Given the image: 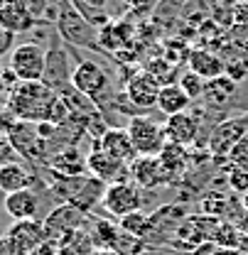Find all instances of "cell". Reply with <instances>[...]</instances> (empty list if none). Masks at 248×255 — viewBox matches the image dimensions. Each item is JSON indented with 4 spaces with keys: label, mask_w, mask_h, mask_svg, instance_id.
Instances as JSON below:
<instances>
[{
    "label": "cell",
    "mask_w": 248,
    "mask_h": 255,
    "mask_svg": "<svg viewBox=\"0 0 248 255\" xmlns=\"http://www.w3.org/2000/svg\"><path fill=\"white\" fill-rule=\"evenodd\" d=\"M57 96L59 94H54L42 81H20L7 94V108H10L15 121L44 123V121H49V113H52Z\"/></svg>",
    "instance_id": "obj_1"
},
{
    "label": "cell",
    "mask_w": 248,
    "mask_h": 255,
    "mask_svg": "<svg viewBox=\"0 0 248 255\" xmlns=\"http://www.w3.org/2000/svg\"><path fill=\"white\" fill-rule=\"evenodd\" d=\"M54 27H57V34L64 39V44L91 49V52H103L101 39H98V27H93L76 10V5L71 0H59V17H57Z\"/></svg>",
    "instance_id": "obj_2"
},
{
    "label": "cell",
    "mask_w": 248,
    "mask_h": 255,
    "mask_svg": "<svg viewBox=\"0 0 248 255\" xmlns=\"http://www.w3.org/2000/svg\"><path fill=\"white\" fill-rule=\"evenodd\" d=\"M187 209L182 204H167L162 209H155L150 214V223L145 236L140 238L148 248H157V246H170L180 231V226L187 221Z\"/></svg>",
    "instance_id": "obj_3"
},
{
    "label": "cell",
    "mask_w": 248,
    "mask_h": 255,
    "mask_svg": "<svg viewBox=\"0 0 248 255\" xmlns=\"http://www.w3.org/2000/svg\"><path fill=\"white\" fill-rule=\"evenodd\" d=\"M248 135V113H236L212 128L207 137V150L212 157H229V152Z\"/></svg>",
    "instance_id": "obj_4"
},
{
    "label": "cell",
    "mask_w": 248,
    "mask_h": 255,
    "mask_svg": "<svg viewBox=\"0 0 248 255\" xmlns=\"http://www.w3.org/2000/svg\"><path fill=\"white\" fill-rule=\"evenodd\" d=\"M128 135L138 150V155H148V157H157L167 142L165 137V126H160L157 121H153L148 113H140V116H133L128 121Z\"/></svg>",
    "instance_id": "obj_5"
},
{
    "label": "cell",
    "mask_w": 248,
    "mask_h": 255,
    "mask_svg": "<svg viewBox=\"0 0 248 255\" xmlns=\"http://www.w3.org/2000/svg\"><path fill=\"white\" fill-rule=\"evenodd\" d=\"M5 137H7V142L12 145V150L20 157H25L27 162H42V164H47L49 150H47V142L42 140V135L37 130V123L15 121Z\"/></svg>",
    "instance_id": "obj_6"
},
{
    "label": "cell",
    "mask_w": 248,
    "mask_h": 255,
    "mask_svg": "<svg viewBox=\"0 0 248 255\" xmlns=\"http://www.w3.org/2000/svg\"><path fill=\"white\" fill-rule=\"evenodd\" d=\"M62 37H52L49 47H47V64H44V76L42 84L49 86L54 94L69 91L71 84V71L74 66H69V49L62 44Z\"/></svg>",
    "instance_id": "obj_7"
},
{
    "label": "cell",
    "mask_w": 248,
    "mask_h": 255,
    "mask_svg": "<svg viewBox=\"0 0 248 255\" xmlns=\"http://www.w3.org/2000/svg\"><path fill=\"white\" fill-rule=\"evenodd\" d=\"M47 64V49L39 42H22L12 49L7 66L15 71L20 81H42Z\"/></svg>",
    "instance_id": "obj_8"
},
{
    "label": "cell",
    "mask_w": 248,
    "mask_h": 255,
    "mask_svg": "<svg viewBox=\"0 0 248 255\" xmlns=\"http://www.w3.org/2000/svg\"><path fill=\"white\" fill-rule=\"evenodd\" d=\"M71 84L79 94L89 96L91 101L101 98L103 94H108L113 89L108 71L93 59H76L74 71H71Z\"/></svg>",
    "instance_id": "obj_9"
},
{
    "label": "cell",
    "mask_w": 248,
    "mask_h": 255,
    "mask_svg": "<svg viewBox=\"0 0 248 255\" xmlns=\"http://www.w3.org/2000/svg\"><path fill=\"white\" fill-rule=\"evenodd\" d=\"M103 209L113 216V219H123L128 214H135V211H143V191L138 184L133 182H113L106 187L103 194Z\"/></svg>",
    "instance_id": "obj_10"
},
{
    "label": "cell",
    "mask_w": 248,
    "mask_h": 255,
    "mask_svg": "<svg viewBox=\"0 0 248 255\" xmlns=\"http://www.w3.org/2000/svg\"><path fill=\"white\" fill-rule=\"evenodd\" d=\"M86 216L81 209H76L74 204H59L54 206L47 216H44V231H47V238L49 241H62L66 236L81 231L86 226Z\"/></svg>",
    "instance_id": "obj_11"
},
{
    "label": "cell",
    "mask_w": 248,
    "mask_h": 255,
    "mask_svg": "<svg viewBox=\"0 0 248 255\" xmlns=\"http://www.w3.org/2000/svg\"><path fill=\"white\" fill-rule=\"evenodd\" d=\"M162 91L160 86V79L155 74H150L148 69L133 74L128 81H125V94L133 101V106L138 111H150V108H157V96Z\"/></svg>",
    "instance_id": "obj_12"
},
{
    "label": "cell",
    "mask_w": 248,
    "mask_h": 255,
    "mask_svg": "<svg viewBox=\"0 0 248 255\" xmlns=\"http://www.w3.org/2000/svg\"><path fill=\"white\" fill-rule=\"evenodd\" d=\"M128 179L148 191L157 189L160 184H170V177H167L160 157H148V155H140L128 167Z\"/></svg>",
    "instance_id": "obj_13"
},
{
    "label": "cell",
    "mask_w": 248,
    "mask_h": 255,
    "mask_svg": "<svg viewBox=\"0 0 248 255\" xmlns=\"http://www.w3.org/2000/svg\"><path fill=\"white\" fill-rule=\"evenodd\" d=\"M93 142H96L103 152H108L113 159H118L121 164H125V167H130L135 159L140 157L125 128H108V132H106L101 140H93Z\"/></svg>",
    "instance_id": "obj_14"
},
{
    "label": "cell",
    "mask_w": 248,
    "mask_h": 255,
    "mask_svg": "<svg viewBox=\"0 0 248 255\" xmlns=\"http://www.w3.org/2000/svg\"><path fill=\"white\" fill-rule=\"evenodd\" d=\"M86 169H89V174H93L96 179H101V182H123L125 174L128 177V167L121 164L118 159H113L108 152H103L96 142L91 145V150H89V155H86Z\"/></svg>",
    "instance_id": "obj_15"
},
{
    "label": "cell",
    "mask_w": 248,
    "mask_h": 255,
    "mask_svg": "<svg viewBox=\"0 0 248 255\" xmlns=\"http://www.w3.org/2000/svg\"><path fill=\"white\" fill-rule=\"evenodd\" d=\"M236 91H239V84H236L231 76L221 74L217 79H209V81H207L202 103L207 106L209 113H212V111H214V113H221V111L236 98Z\"/></svg>",
    "instance_id": "obj_16"
},
{
    "label": "cell",
    "mask_w": 248,
    "mask_h": 255,
    "mask_svg": "<svg viewBox=\"0 0 248 255\" xmlns=\"http://www.w3.org/2000/svg\"><path fill=\"white\" fill-rule=\"evenodd\" d=\"M2 209H5V214H7L12 221H30V219H37V216H39V196H37L34 189H22V191L5 194Z\"/></svg>",
    "instance_id": "obj_17"
},
{
    "label": "cell",
    "mask_w": 248,
    "mask_h": 255,
    "mask_svg": "<svg viewBox=\"0 0 248 255\" xmlns=\"http://www.w3.org/2000/svg\"><path fill=\"white\" fill-rule=\"evenodd\" d=\"M165 137H167V142H177V145H185V147L197 145V137H199L197 116H192L187 111V113H177V116L165 118Z\"/></svg>",
    "instance_id": "obj_18"
},
{
    "label": "cell",
    "mask_w": 248,
    "mask_h": 255,
    "mask_svg": "<svg viewBox=\"0 0 248 255\" xmlns=\"http://www.w3.org/2000/svg\"><path fill=\"white\" fill-rule=\"evenodd\" d=\"M0 27L20 34V32L34 30L37 22L27 12L22 0H0Z\"/></svg>",
    "instance_id": "obj_19"
},
{
    "label": "cell",
    "mask_w": 248,
    "mask_h": 255,
    "mask_svg": "<svg viewBox=\"0 0 248 255\" xmlns=\"http://www.w3.org/2000/svg\"><path fill=\"white\" fill-rule=\"evenodd\" d=\"M37 177L34 172L27 169L22 162H7L0 164V191L2 194H12V191H22V189H34Z\"/></svg>",
    "instance_id": "obj_20"
},
{
    "label": "cell",
    "mask_w": 248,
    "mask_h": 255,
    "mask_svg": "<svg viewBox=\"0 0 248 255\" xmlns=\"http://www.w3.org/2000/svg\"><path fill=\"white\" fill-rule=\"evenodd\" d=\"M44 167H49L52 172H59L64 177H79V174H86V172H89V169H86V157L81 155V150H79L76 145L62 147V150H57L54 155H49Z\"/></svg>",
    "instance_id": "obj_21"
},
{
    "label": "cell",
    "mask_w": 248,
    "mask_h": 255,
    "mask_svg": "<svg viewBox=\"0 0 248 255\" xmlns=\"http://www.w3.org/2000/svg\"><path fill=\"white\" fill-rule=\"evenodd\" d=\"M7 236H10L12 241H17L30 255L47 241L44 221H37V219H30V221H15L10 228H7Z\"/></svg>",
    "instance_id": "obj_22"
},
{
    "label": "cell",
    "mask_w": 248,
    "mask_h": 255,
    "mask_svg": "<svg viewBox=\"0 0 248 255\" xmlns=\"http://www.w3.org/2000/svg\"><path fill=\"white\" fill-rule=\"evenodd\" d=\"M157 157H160L165 172H167V177H170V184H175L177 177H180V182L185 179L187 169H189V152H187L185 145L165 142V147H162V152H160Z\"/></svg>",
    "instance_id": "obj_23"
},
{
    "label": "cell",
    "mask_w": 248,
    "mask_h": 255,
    "mask_svg": "<svg viewBox=\"0 0 248 255\" xmlns=\"http://www.w3.org/2000/svg\"><path fill=\"white\" fill-rule=\"evenodd\" d=\"M187 64H189V71L199 74L204 81L217 79L224 74V57L212 49H192L187 57Z\"/></svg>",
    "instance_id": "obj_24"
},
{
    "label": "cell",
    "mask_w": 248,
    "mask_h": 255,
    "mask_svg": "<svg viewBox=\"0 0 248 255\" xmlns=\"http://www.w3.org/2000/svg\"><path fill=\"white\" fill-rule=\"evenodd\" d=\"M192 106V98L187 96V91L180 84H167L162 86V91L157 96V111L162 116H177V113H187Z\"/></svg>",
    "instance_id": "obj_25"
},
{
    "label": "cell",
    "mask_w": 248,
    "mask_h": 255,
    "mask_svg": "<svg viewBox=\"0 0 248 255\" xmlns=\"http://www.w3.org/2000/svg\"><path fill=\"white\" fill-rule=\"evenodd\" d=\"M91 243L96 251H118V243H121V236H123V228L118 223L108 221V219H98L91 228Z\"/></svg>",
    "instance_id": "obj_26"
},
{
    "label": "cell",
    "mask_w": 248,
    "mask_h": 255,
    "mask_svg": "<svg viewBox=\"0 0 248 255\" xmlns=\"http://www.w3.org/2000/svg\"><path fill=\"white\" fill-rule=\"evenodd\" d=\"M148 223H150V214H145V211H135V214H128L123 216L118 226L123 228L128 236H133V238H143L145 236V231H148Z\"/></svg>",
    "instance_id": "obj_27"
},
{
    "label": "cell",
    "mask_w": 248,
    "mask_h": 255,
    "mask_svg": "<svg viewBox=\"0 0 248 255\" xmlns=\"http://www.w3.org/2000/svg\"><path fill=\"white\" fill-rule=\"evenodd\" d=\"M224 177H226V184H229V189L234 191V194H239V196L248 194V172L246 169L231 164V167L224 172Z\"/></svg>",
    "instance_id": "obj_28"
},
{
    "label": "cell",
    "mask_w": 248,
    "mask_h": 255,
    "mask_svg": "<svg viewBox=\"0 0 248 255\" xmlns=\"http://www.w3.org/2000/svg\"><path fill=\"white\" fill-rule=\"evenodd\" d=\"M180 86L187 91V96L194 101V98H199L202 101V96H204V89H207V81L199 76V74H194V71H187L185 76L180 79Z\"/></svg>",
    "instance_id": "obj_29"
},
{
    "label": "cell",
    "mask_w": 248,
    "mask_h": 255,
    "mask_svg": "<svg viewBox=\"0 0 248 255\" xmlns=\"http://www.w3.org/2000/svg\"><path fill=\"white\" fill-rule=\"evenodd\" d=\"M229 159H231V164H236V167H241V169L248 172V135L229 152Z\"/></svg>",
    "instance_id": "obj_30"
},
{
    "label": "cell",
    "mask_w": 248,
    "mask_h": 255,
    "mask_svg": "<svg viewBox=\"0 0 248 255\" xmlns=\"http://www.w3.org/2000/svg\"><path fill=\"white\" fill-rule=\"evenodd\" d=\"M17 84H20V79L15 76V71L10 66H0V94L7 96Z\"/></svg>",
    "instance_id": "obj_31"
},
{
    "label": "cell",
    "mask_w": 248,
    "mask_h": 255,
    "mask_svg": "<svg viewBox=\"0 0 248 255\" xmlns=\"http://www.w3.org/2000/svg\"><path fill=\"white\" fill-rule=\"evenodd\" d=\"M231 17H234V25H241L248 27V0H239L231 10Z\"/></svg>",
    "instance_id": "obj_32"
},
{
    "label": "cell",
    "mask_w": 248,
    "mask_h": 255,
    "mask_svg": "<svg viewBox=\"0 0 248 255\" xmlns=\"http://www.w3.org/2000/svg\"><path fill=\"white\" fill-rule=\"evenodd\" d=\"M12 49H15V32L0 27V57L12 54Z\"/></svg>",
    "instance_id": "obj_33"
},
{
    "label": "cell",
    "mask_w": 248,
    "mask_h": 255,
    "mask_svg": "<svg viewBox=\"0 0 248 255\" xmlns=\"http://www.w3.org/2000/svg\"><path fill=\"white\" fill-rule=\"evenodd\" d=\"M12 123H15V118H12V113L7 108V101H0V135H7Z\"/></svg>",
    "instance_id": "obj_34"
},
{
    "label": "cell",
    "mask_w": 248,
    "mask_h": 255,
    "mask_svg": "<svg viewBox=\"0 0 248 255\" xmlns=\"http://www.w3.org/2000/svg\"><path fill=\"white\" fill-rule=\"evenodd\" d=\"M219 246L217 241H207V243H202V246H197L194 251H192V255H219Z\"/></svg>",
    "instance_id": "obj_35"
},
{
    "label": "cell",
    "mask_w": 248,
    "mask_h": 255,
    "mask_svg": "<svg viewBox=\"0 0 248 255\" xmlns=\"http://www.w3.org/2000/svg\"><path fill=\"white\" fill-rule=\"evenodd\" d=\"M125 2H128L135 12H145V10L153 5V0H125Z\"/></svg>",
    "instance_id": "obj_36"
},
{
    "label": "cell",
    "mask_w": 248,
    "mask_h": 255,
    "mask_svg": "<svg viewBox=\"0 0 248 255\" xmlns=\"http://www.w3.org/2000/svg\"><path fill=\"white\" fill-rule=\"evenodd\" d=\"M71 2H81V5H86V7H91V10H103L108 0H71Z\"/></svg>",
    "instance_id": "obj_37"
},
{
    "label": "cell",
    "mask_w": 248,
    "mask_h": 255,
    "mask_svg": "<svg viewBox=\"0 0 248 255\" xmlns=\"http://www.w3.org/2000/svg\"><path fill=\"white\" fill-rule=\"evenodd\" d=\"M236 226H239V228H241V231H244V233L248 236V214H246V216H244V219H241L239 223H236Z\"/></svg>",
    "instance_id": "obj_38"
},
{
    "label": "cell",
    "mask_w": 248,
    "mask_h": 255,
    "mask_svg": "<svg viewBox=\"0 0 248 255\" xmlns=\"http://www.w3.org/2000/svg\"><path fill=\"white\" fill-rule=\"evenodd\" d=\"M91 255H118V253H113V251H93Z\"/></svg>",
    "instance_id": "obj_39"
},
{
    "label": "cell",
    "mask_w": 248,
    "mask_h": 255,
    "mask_svg": "<svg viewBox=\"0 0 248 255\" xmlns=\"http://www.w3.org/2000/svg\"><path fill=\"white\" fill-rule=\"evenodd\" d=\"M241 201H244V209H246V214H248V194H244V196H241Z\"/></svg>",
    "instance_id": "obj_40"
}]
</instances>
